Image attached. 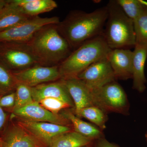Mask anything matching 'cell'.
<instances>
[{"instance_id":"2","label":"cell","mask_w":147,"mask_h":147,"mask_svg":"<svg viewBox=\"0 0 147 147\" xmlns=\"http://www.w3.org/2000/svg\"><path fill=\"white\" fill-rule=\"evenodd\" d=\"M26 43L41 65H58L72 52L59 32L57 24L43 27Z\"/></svg>"},{"instance_id":"30","label":"cell","mask_w":147,"mask_h":147,"mask_svg":"<svg viewBox=\"0 0 147 147\" xmlns=\"http://www.w3.org/2000/svg\"><path fill=\"white\" fill-rule=\"evenodd\" d=\"M140 2L147 8V1L144 0H140Z\"/></svg>"},{"instance_id":"33","label":"cell","mask_w":147,"mask_h":147,"mask_svg":"<svg viewBox=\"0 0 147 147\" xmlns=\"http://www.w3.org/2000/svg\"><path fill=\"white\" fill-rule=\"evenodd\" d=\"M146 139H147V131L146 132Z\"/></svg>"},{"instance_id":"8","label":"cell","mask_w":147,"mask_h":147,"mask_svg":"<svg viewBox=\"0 0 147 147\" xmlns=\"http://www.w3.org/2000/svg\"><path fill=\"white\" fill-rule=\"evenodd\" d=\"M76 77L91 90L99 88L116 80L107 57L92 64Z\"/></svg>"},{"instance_id":"29","label":"cell","mask_w":147,"mask_h":147,"mask_svg":"<svg viewBox=\"0 0 147 147\" xmlns=\"http://www.w3.org/2000/svg\"><path fill=\"white\" fill-rule=\"evenodd\" d=\"M7 119V115L3 109V108L0 107V131L5 125Z\"/></svg>"},{"instance_id":"7","label":"cell","mask_w":147,"mask_h":147,"mask_svg":"<svg viewBox=\"0 0 147 147\" xmlns=\"http://www.w3.org/2000/svg\"><path fill=\"white\" fill-rule=\"evenodd\" d=\"M59 18L32 17L10 29L0 32V42L27 43L42 28L47 25L58 24Z\"/></svg>"},{"instance_id":"12","label":"cell","mask_w":147,"mask_h":147,"mask_svg":"<svg viewBox=\"0 0 147 147\" xmlns=\"http://www.w3.org/2000/svg\"><path fill=\"white\" fill-rule=\"evenodd\" d=\"M133 51L128 49L111 50L107 58L116 79L127 80L132 78Z\"/></svg>"},{"instance_id":"20","label":"cell","mask_w":147,"mask_h":147,"mask_svg":"<svg viewBox=\"0 0 147 147\" xmlns=\"http://www.w3.org/2000/svg\"><path fill=\"white\" fill-rule=\"evenodd\" d=\"M94 141L72 130L56 137L50 147H84L92 144Z\"/></svg>"},{"instance_id":"25","label":"cell","mask_w":147,"mask_h":147,"mask_svg":"<svg viewBox=\"0 0 147 147\" xmlns=\"http://www.w3.org/2000/svg\"><path fill=\"white\" fill-rule=\"evenodd\" d=\"M15 90V104L13 108L9 110L22 108L34 101L32 96L31 88L26 85L18 83Z\"/></svg>"},{"instance_id":"9","label":"cell","mask_w":147,"mask_h":147,"mask_svg":"<svg viewBox=\"0 0 147 147\" xmlns=\"http://www.w3.org/2000/svg\"><path fill=\"white\" fill-rule=\"evenodd\" d=\"M17 119V123L46 147H50L54 139L59 135L73 130L70 126L33 121L18 118Z\"/></svg>"},{"instance_id":"22","label":"cell","mask_w":147,"mask_h":147,"mask_svg":"<svg viewBox=\"0 0 147 147\" xmlns=\"http://www.w3.org/2000/svg\"><path fill=\"white\" fill-rule=\"evenodd\" d=\"M17 84L13 72L0 62V95H5L13 92Z\"/></svg>"},{"instance_id":"27","label":"cell","mask_w":147,"mask_h":147,"mask_svg":"<svg viewBox=\"0 0 147 147\" xmlns=\"http://www.w3.org/2000/svg\"><path fill=\"white\" fill-rule=\"evenodd\" d=\"M15 102V92L8 94L0 95V107L11 109L14 106Z\"/></svg>"},{"instance_id":"23","label":"cell","mask_w":147,"mask_h":147,"mask_svg":"<svg viewBox=\"0 0 147 147\" xmlns=\"http://www.w3.org/2000/svg\"><path fill=\"white\" fill-rule=\"evenodd\" d=\"M133 23L136 44L147 45V8L146 7Z\"/></svg>"},{"instance_id":"11","label":"cell","mask_w":147,"mask_h":147,"mask_svg":"<svg viewBox=\"0 0 147 147\" xmlns=\"http://www.w3.org/2000/svg\"><path fill=\"white\" fill-rule=\"evenodd\" d=\"M11 111L14 117L18 118L33 121L51 123L72 126L69 121L61 114H53L42 107L37 101H34L24 107Z\"/></svg>"},{"instance_id":"3","label":"cell","mask_w":147,"mask_h":147,"mask_svg":"<svg viewBox=\"0 0 147 147\" xmlns=\"http://www.w3.org/2000/svg\"><path fill=\"white\" fill-rule=\"evenodd\" d=\"M111 50L102 35L84 42L58 65L61 79L76 77L92 64L106 57Z\"/></svg>"},{"instance_id":"6","label":"cell","mask_w":147,"mask_h":147,"mask_svg":"<svg viewBox=\"0 0 147 147\" xmlns=\"http://www.w3.org/2000/svg\"><path fill=\"white\" fill-rule=\"evenodd\" d=\"M91 90L94 106L105 113L113 112L123 115L128 113L129 102L126 94L115 81Z\"/></svg>"},{"instance_id":"4","label":"cell","mask_w":147,"mask_h":147,"mask_svg":"<svg viewBox=\"0 0 147 147\" xmlns=\"http://www.w3.org/2000/svg\"><path fill=\"white\" fill-rule=\"evenodd\" d=\"M108 16L102 36L111 50L135 47L136 38L134 23L124 13L116 1L106 5Z\"/></svg>"},{"instance_id":"1","label":"cell","mask_w":147,"mask_h":147,"mask_svg":"<svg viewBox=\"0 0 147 147\" xmlns=\"http://www.w3.org/2000/svg\"><path fill=\"white\" fill-rule=\"evenodd\" d=\"M108 16L107 7L89 12L72 11L57 24L59 32L75 50L84 42L102 35Z\"/></svg>"},{"instance_id":"31","label":"cell","mask_w":147,"mask_h":147,"mask_svg":"<svg viewBox=\"0 0 147 147\" xmlns=\"http://www.w3.org/2000/svg\"><path fill=\"white\" fill-rule=\"evenodd\" d=\"M93 142L92 144H90L88 145V146H86L84 147H94L93 146Z\"/></svg>"},{"instance_id":"19","label":"cell","mask_w":147,"mask_h":147,"mask_svg":"<svg viewBox=\"0 0 147 147\" xmlns=\"http://www.w3.org/2000/svg\"><path fill=\"white\" fill-rule=\"evenodd\" d=\"M61 114L71 122L74 131L94 141L103 137L100 129L82 120L71 111L64 110Z\"/></svg>"},{"instance_id":"26","label":"cell","mask_w":147,"mask_h":147,"mask_svg":"<svg viewBox=\"0 0 147 147\" xmlns=\"http://www.w3.org/2000/svg\"><path fill=\"white\" fill-rule=\"evenodd\" d=\"M38 102L43 108L55 115H59L62 110L71 107L66 102L55 98H47Z\"/></svg>"},{"instance_id":"13","label":"cell","mask_w":147,"mask_h":147,"mask_svg":"<svg viewBox=\"0 0 147 147\" xmlns=\"http://www.w3.org/2000/svg\"><path fill=\"white\" fill-rule=\"evenodd\" d=\"M1 138V147H46L17 123L11 124Z\"/></svg>"},{"instance_id":"16","label":"cell","mask_w":147,"mask_h":147,"mask_svg":"<svg viewBox=\"0 0 147 147\" xmlns=\"http://www.w3.org/2000/svg\"><path fill=\"white\" fill-rule=\"evenodd\" d=\"M133 51L132 88L139 92L144 91L147 81L145 66L147 58V45L136 44Z\"/></svg>"},{"instance_id":"21","label":"cell","mask_w":147,"mask_h":147,"mask_svg":"<svg viewBox=\"0 0 147 147\" xmlns=\"http://www.w3.org/2000/svg\"><path fill=\"white\" fill-rule=\"evenodd\" d=\"M105 113L100 108L92 106L83 108L74 114L78 117H82L88 120L102 130L106 128L107 117Z\"/></svg>"},{"instance_id":"10","label":"cell","mask_w":147,"mask_h":147,"mask_svg":"<svg viewBox=\"0 0 147 147\" xmlns=\"http://www.w3.org/2000/svg\"><path fill=\"white\" fill-rule=\"evenodd\" d=\"M12 72L18 83L25 84L30 88L61 79L58 65H36Z\"/></svg>"},{"instance_id":"18","label":"cell","mask_w":147,"mask_h":147,"mask_svg":"<svg viewBox=\"0 0 147 147\" xmlns=\"http://www.w3.org/2000/svg\"><path fill=\"white\" fill-rule=\"evenodd\" d=\"M12 1L23 13L30 17L49 12L58 6L53 0H12Z\"/></svg>"},{"instance_id":"15","label":"cell","mask_w":147,"mask_h":147,"mask_svg":"<svg viewBox=\"0 0 147 147\" xmlns=\"http://www.w3.org/2000/svg\"><path fill=\"white\" fill-rule=\"evenodd\" d=\"M33 99L39 102L47 98H55L63 100L74 107L73 100L61 81L45 83L31 88Z\"/></svg>"},{"instance_id":"24","label":"cell","mask_w":147,"mask_h":147,"mask_svg":"<svg viewBox=\"0 0 147 147\" xmlns=\"http://www.w3.org/2000/svg\"><path fill=\"white\" fill-rule=\"evenodd\" d=\"M127 16L134 21L146 7L140 0H117Z\"/></svg>"},{"instance_id":"17","label":"cell","mask_w":147,"mask_h":147,"mask_svg":"<svg viewBox=\"0 0 147 147\" xmlns=\"http://www.w3.org/2000/svg\"><path fill=\"white\" fill-rule=\"evenodd\" d=\"M30 17L23 13L12 0L7 1L5 5L0 9V32L15 26Z\"/></svg>"},{"instance_id":"28","label":"cell","mask_w":147,"mask_h":147,"mask_svg":"<svg viewBox=\"0 0 147 147\" xmlns=\"http://www.w3.org/2000/svg\"><path fill=\"white\" fill-rule=\"evenodd\" d=\"M94 147H119L113 143H110L104 137L94 140Z\"/></svg>"},{"instance_id":"5","label":"cell","mask_w":147,"mask_h":147,"mask_svg":"<svg viewBox=\"0 0 147 147\" xmlns=\"http://www.w3.org/2000/svg\"><path fill=\"white\" fill-rule=\"evenodd\" d=\"M0 62L12 72L41 65L28 44L18 42H0Z\"/></svg>"},{"instance_id":"14","label":"cell","mask_w":147,"mask_h":147,"mask_svg":"<svg viewBox=\"0 0 147 147\" xmlns=\"http://www.w3.org/2000/svg\"><path fill=\"white\" fill-rule=\"evenodd\" d=\"M73 100L74 113L83 108L94 106L92 90L76 77L61 79Z\"/></svg>"},{"instance_id":"32","label":"cell","mask_w":147,"mask_h":147,"mask_svg":"<svg viewBox=\"0 0 147 147\" xmlns=\"http://www.w3.org/2000/svg\"><path fill=\"white\" fill-rule=\"evenodd\" d=\"M2 145V141L1 138L0 137V147H1Z\"/></svg>"}]
</instances>
